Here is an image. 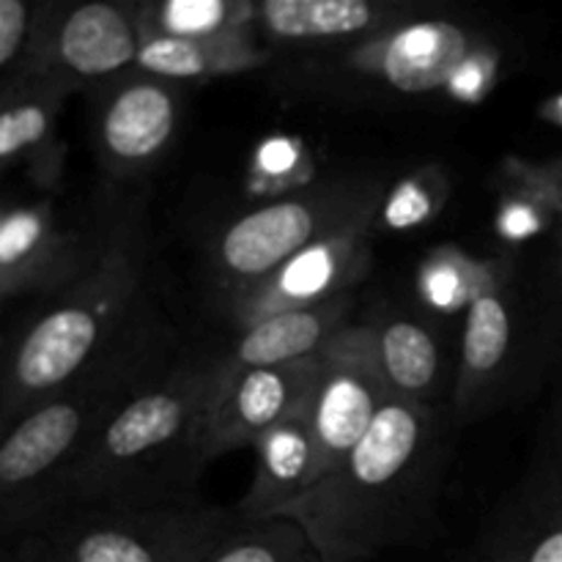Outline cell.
<instances>
[{"instance_id":"1","label":"cell","mask_w":562,"mask_h":562,"mask_svg":"<svg viewBox=\"0 0 562 562\" xmlns=\"http://www.w3.org/2000/svg\"><path fill=\"white\" fill-rule=\"evenodd\" d=\"M439 431L426 404L387 398L344 464L274 519L302 527L318 562H360L412 536L437 470Z\"/></svg>"},{"instance_id":"2","label":"cell","mask_w":562,"mask_h":562,"mask_svg":"<svg viewBox=\"0 0 562 562\" xmlns=\"http://www.w3.org/2000/svg\"><path fill=\"white\" fill-rule=\"evenodd\" d=\"M137 272L140 261L130 245L110 247L14 338H3L0 426L80 382L130 305Z\"/></svg>"},{"instance_id":"3","label":"cell","mask_w":562,"mask_h":562,"mask_svg":"<svg viewBox=\"0 0 562 562\" xmlns=\"http://www.w3.org/2000/svg\"><path fill=\"white\" fill-rule=\"evenodd\" d=\"M245 525L195 505L66 508L16 532L0 562H203Z\"/></svg>"},{"instance_id":"4","label":"cell","mask_w":562,"mask_h":562,"mask_svg":"<svg viewBox=\"0 0 562 562\" xmlns=\"http://www.w3.org/2000/svg\"><path fill=\"white\" fill-rule=\"evenodd\" d=\"M212 382L214 371L181 373L113 409L110 420L104 417L93 428L77 459L66 467L42 516L110 505L126 481L148 470L154 459L176 445H187L195 459L198 426L212 395Z\"/></svg>"},{"instance_id":"5","label":"cell","mask_w":562,"mask_h":562,"mask_svg":"<svg viewBox=\"0 0 562 562\" xmlns=\"http://www.w3.org/2000/svg\"><path fill=\"white\" fill-rule=\"evenodd\" d=\"M110 395L77 382L0 426V508L14 536L44 514L55 483L108 417Z\"/></svg>"},{"instance_id":"6","label":"cell","mask_w":562,"mask_h":562,"mask_svg":"<svg viewBox=\"0 0 562 562\" xmlns=\"http://www.w3.org/2000/svg\"><path fill=\"white\" fill-rule=\"evenodd\" d=\"M371 209H376V195L355 187H329L267 203L225 228L217 245L220 267L252 285Z\"/></svg>"},{"instance_id":"7","label":"cell","mask_w":562,"mask_h":562,"mask_svg":"<svg viewBox=\"0 0 562 562\" xmlns=\"http://www.w3.org/2000/svg\"><path fill=\"white\" fill-rule=\"evenodd\" d=\"M387 398L373 357L371 327L346 324L324 349V371L311 401L313 467L307 488L344 464Z\"/></svg>"},{"instance_id":"8","label":"cell","mask_w":562,"mask_h":562,"mask_svg":"<svg viewBox=\"0 0 562 562\" xmlns=\"http://www.w3.org/2000/svg\"><path fill=\"white\" fill-rule=\"evenodd\" d=\"M137 9L86 3L58 11L42 5L27 75L71 91L80 82H102L124 71L137 60Z\"/></svg>"},{"instance_id":"9","label":"cell","mask_w":562,"mask_h":562,"mask_svg":"<svg viewBox=\"0 0 562 562\" xmlns=\"http://www.w3.org/2000/svg\"><path fill=\"white\" fill-rule=\"evenodd\" d=\"M324 351L311 360L220 379L214 373L212 395L203 409L195 437V461H212L236 448L256 445L272 426L305 404L318 387Z\"/></svg>"},{"instance_id":"10","label":"cell","mask_w":562,"mask_h":562,"mask_svg":"<svg viewBox=\"0 0 562 562\" xmlns=\"http://www.w3.org/2000/svg\"><path fill=\"white\" fill-rule=\"evenodd\" d=\"M373 225V209L355 223L324 236L302 250L269 278L247 285L236 316L241 329L269 316L291 311H311L346 296V289L368 267V234Z\"/></svg>"},{"instance_id":"11","label":"cell","mask_w":562,"mask_h":562,"mask_svg":"<svg viewBox=\"0 0 562 562\" xmlns=\"http://www.w3.org/2000/svg\"><path fill=\"white\" fill-rule=\"evenodd\" d=\"M86 272L82 245L49 201L0 198V307L38 291H58Z\"/></svg>"},{"instance_id":"12","label":"cell","mask_w":562,"mask_h":562,"mask_svg":"<svg viewBox=\"0 0 562 562\" xmlns=\"http://www.w3.org/2000/svg\"><path fill=\"white\" fill-rule=\"evenodd\" d=\"M477 55V42L467 27L448 20L409 22L390 27L351 53V66L373 71L404 93H428L453 86Z\"/></svg>"},{"instance_id":"13","label":"cell","mask_w":562,"mask_h":562,"mask_svg":"<svg viewBox=\"0 0 562 562\" xmlns=\"http://www.w3.org/2000/svg\"><path fill=\"white\" fill-rule=\"evenodd\" d=\"M179 121V99L157 77L124 82L99 113V146L113 165L137 168L165 151Z\"/></svg>"},{"instance_id":"14","label":"cell","mask_w":562,"mask_h":562,"mask_svg":"<svg viewBox=\"0 0 562 562\" xmlns=\"http://www.w3.org/2000/svg\"><path fill=\"white\" fill-rule=\"evenodd\" d=\"M349 305V294H346L311 311L278 313V316L250 324L239 335L228 357L214 368V373L220 379H231L247 371L291 366V362L318 357L327 349L329 340L346 327Z\"/></svg>"},{"instance_id":"15","label":"cell","mask_w":562,"mask_h":562,"mask_svg":"<svg viewBox=\"0 0 562 562\" xmlns=\"http://www.w3.org/2000/svg\"><path fill=\"white\" fill-rule=\"evenodd\" d=\"M311 401L313 395L252 445V450H256V472H252L250 488H247L239 508H236V514L245 521L274 519L311 483Z\"/></svg>"},{"instance_id":"16","label":"cell","mask_w":562,"mask_h":562,"mask_svg":"<svg viewBox=\"0 0 562 562\" xmlns=\"http://www.w3.org/2000/svg\"><path fill=\"white\" fill-rule=\"evenodd\" d=\"M267 60L250 31L220 38H168L140 36L135 66L146 77L165 82L209 80V77L239 75Z\"/></svg>"},{"instance_id":"17","label":"cell","mask_w":562,"mask_h":562,"mask_svg":"<svg viewBox=\"0 0 562 562\" xmlns=\"http://www.w3.org/2000/svg\"><path fill=\"white\" fill-rule=\"evenodd\" d=\"M66 93L60 86L25 71V80L0 97V176L16 165L49 157Z\"/></svg>"},{"instance_id":"18","label":"cell","mask_w":562,"mask_h":562,"mask_svg":"<svg viewBox=\"0 0 562 562\" xmlns=\"http://www.w3.org/2000/svg\"><path fill=\"white\" fill-rule=\"evenodd\" d=\"M384 14L371 0H267L252 22L280 42H329L382 27Z\"/></svg>"},{"instance_id":"19","label":"cell","mask_w":562,"mask_h":562,"mask_svg":"<svg viewBox=\"0 0 562 562\" xmlns=\"http://www.w3.org/2000/svg\"><path fill=\"white\" fill-rule=\"evenodd\" d=\"M373 357L390 398L426 404L439 379V344L426 324L390 316L371 327Z\"/></svg>"},{"instance_id":"20","label":"cell","mask_w":562,"mask_h":562,"mask_svg":"<svg viewBox=\"0 0 562 562\" xmlns=\"http://www.w3.org/2000/svg\"><path fill=\"white\" fill-rule=\"evenodd\" d=\"M514 340V318L503 289L477 294L467 307L461 371L456 384V404L472 406L483 390L499 376Z\"/></svg>"},{"instance_id":"21","label":"cell","mask_w":562,"mask_h":562,"mask_svg":"<svg viewBox=\"0 0 562 562\" xmlns=\"http://www.w3.org/2000/svg\"><path fill=\"white\" fill-rule=\"evenodd\" d=\"M497 228L508 241H525L562 225V159L530 165L510 159L503 176Z\"/></svg>"},{"instance_id":"22","label":"cell","mask_w":562,"mask_h":562,"mask_svg":"<svg viewBox=\"0 0 562 562\" xmlns=\"http://www.w3.org/2000/svg\"><path fill=\"white\" fill-rule=\"evenodd\" d=\"M252 20H256V3H236V0H165L137 9L140 36L220 38L250 31L256 25Z\"/></svg>"},{"instance_id":"23","label":"cell","mask_w":562,"mask_h":562,"mask_svg":"<svg viewBox=\"0 0 562 562\" xmlns=\"http://www.w3.org/2000/svg\"><path fill=\"white\" fill-rule=\"evenodd\" d=\"M203 562H318L311 541L291 519L247 521Z\"/></svg>"},{"instance_id":"24","label":"cell","mask_w":562,"mask_h":562,"mask_svg":"<svg viewBox=\"0 0 562 562\" xmlns=\"http://www.w3.org/2000/svg\"><path fill=\"white\" fill-rule=\"evenodd\" d=\"M488 289H503L499 263H477L456 252H439L423 269V291L439 311L470 307V302Z\"/></svg>"},{"instance_id":"25","label":"cell","mask_w":562,"mask_h":562,"mask_svg":"<svg viewBox=\"0 0 562 562\" xmlns=\"http://www.w3.org/2000/svg\"><path fill=\"white\" fill-rule=\"evenodd\" d=\"M42 5L0 0V97L25 80Z\"/></svg>"},{"instance_id":"26","label":"cell","mask_w":562,"mask_h":562,"mask_svg":"<svg viewBox=\"0 0 562 562\" xmlns=\"http://www.w3.org/2000/svg\"><path fill=\"white\" fill-rule=\"evenodd\" d=\"M434 209L431 203V192L423 190L420 184H406L404 190L395 195V201L390 203V223L404 225V223H420L428 212Z\"/></svg>"},{"instance_id":"27","label":"cell","mask_w":562,"mask_h":562,"mask_svg":"<svg viewBox=\"0 0 562 562\" xmlns=\"http://www.w3.org/2000/svg\"><path fill=\"white\" fill-rule=\"evenodd\" d=\"M508 562H562V519L549 521L530 547Z\"/></svg>"},{"instance_id":"28","label":"cell","mask_w":562,"mask_h":562,"mask_svg":"<svg viewBox=\"0 0 562 562\" xmlns=\"http://www.w3.org/2000/svg\"><path fill=\"white\" fill-rule=\"evenodd\" d=\"M11 538H14V527H11L9 516H5L3 508H0V552H3L5 543H9Z\"/></svg>"},{"instance_id":"29","label":"cell","mask_w":562,"mask_h":562,"mask_svg":"<svg viewBox=\"0 0 562 562\" xmlns=\"http://www.w3.org/2000/svg\"><path fill=\"white\" fill-rule=\"evenodd\" d=\"M543 115H549V119L558 121V124L562 126V97L554 99V102H549L547 108H543Z\"/></svg>"},{"instance_id":"30","label":"cell","mask_w":562,"mask_h":562,"mask_svg":"<svg viewBox=\"0 0 562 562\" xmlns=\"http://www.w3.org/2000/svg\"><path fill=\"white\" fill-rule=\"evenodd\" d=\"M0 313H3V307H0ZM0 346H3V329H0Z\"/></svg>"}]
</instances>
